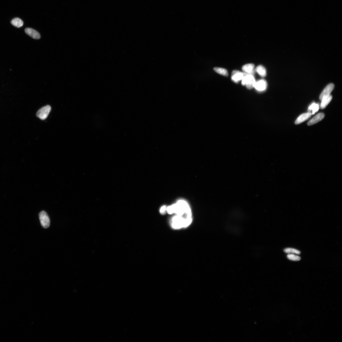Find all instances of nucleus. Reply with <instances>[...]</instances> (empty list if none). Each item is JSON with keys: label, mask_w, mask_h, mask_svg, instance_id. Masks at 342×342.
Returning a JSON list of instances; mask_svg holds the SVG:
<instances>
[{"label": "nucleus", "mask_w": 342, "mask_h": 342, "mask_svg": "<svg viewBox=\"0 0 342 342\" xmlns=\"http://www.w3.org/2000/svg\"><path fill=\"white\" fill-rule=\"evenodd\" d=\"M167 211L169 214H175L186 220L192 219L190 206L184 200H179L176 203L167 207Z\"/></svg>", "instance_id": "nucleus-1"}, {"label": "nucleus", "mask_w": 342, "mask_h": 342, "mask_svg": "<svg viewBox=\"0 0 342 342\" xmlns=\"http://www.w3.org/2000/svg\"><path fill=\"white\" fill-rule=\"evenodd\" d=\"M192 221V219L186 220L180 216L176 215L172 219L171 226L173 228L175 229L186 228L190 225Z\"/></svg>", "instance_id": "nucleus-2"}, {"label": "nucleus", "mask_w": 342, "mask_h": 342, "mask_svg": "<svg viewBox=\"0 0 342 342\" xmlns=\"http://www.w3.org/2000/svg\"><path fill=\"white\" fill-rule=\"evenodd\" d=\"M244 75L242 79L241 84L242 85H245L248 89H251L254 87L256 81L253 75L249 74L244 73Z\"/></svg>", "instance_id": "nucleus-3"}, {"label": "nucleus", "mask_w": 342, "mask_h": 342, "mask_svg": "<svg viewBox=\"0 0 342 342\" xmlns=\"http://www.w3.org/2000/svg\"><path fill=\"white\" fill-rule=\"evenodd\" d=\"M40 221L43 228H48L50 225V221L47 214L44 211L40 212L39 215Z\"/></svg>", "instance_id": "nucleus-4"}, {"label": "nucleus", "mask_w": 342, "mask_h": 342, "mask_svg": "<svg viewBox=\"0 0 342 342\" xmlns=\"http://www.w3.org/2000/svg\"><path fill=\"white\" fill-rule=\"evenodd\" d=\"M51 110L50 106H45L39 110L36 113V116L42 120H45L48 117Z\"/></svg>", "instance_id": "nucleus-5"}, {"label": "nucleus", "mask_w": 342, "mask_h": 342, "mask_svg": "<svg viewBox=\"0 0 342 342\" xmlns=\"http://www.w3.org/2000/svg\"><path fill=\"white\" fill-rule=\"evenodd\" d=\"M267 82L264 79H261L256 82L254 88L258 91L262 92L265 90L267 88Z\"/></svg>", "instance_id": "nucleus-6"}, {"label": "nucleus", "mask_w": 342, "mask_h": 342, "mask_svg": "<svg viewBox=\"0 0 342 342\" xmlns=\"http://www.w3.org/2000/svg\"><path fill=\"white\" fill-rule=\"evenodd\" d=\"M244 72L237 71H234L232 72L231 79L232 81L236 83L242 80L244 75Z\"/></svg>", "instance_id": "nucleus-7"}, {"label": "nucleus", "mask_w": 342, "mask_h": 342, "mask_svg": "<svg viewBox=\"0 0 342 342\" xmlns=\"http://www.w3.org/2000/svg\"><path fill=\"white\" fill-rule=\"evenodd\" d=\"M334 85L333 84L328 85L322 92L320 96V99L321 100L323 98L330 95L331 93L334 88Z\"/></svg>", "instance_id": "nucleus-8"}, {"label": "nucleus", "mask_w": 342, "mask_h": 342, "mask_svg": "<svg viewBox=\"0 0 342 342\" xmlns=\"http://www.w3.org/2000/svg\"><path fill=\"white\" fill-rule=\"evenodd\" d=\"M325 117V114L323 113H320L316 115L312 118L308 123V125L309 126L313 125L317 123L318 122L321 121Z\"/></svg>", "instance_id": "nucleus-9"}, {"label": "nucleus", "mask_w": 342, "mask_h": 342, "mask_svg": "<svg viewBox=\"0 0 342 342\" xmlns=\"http://www.w3.org/2000/svg\"><path fill=\"white\" fill-rule=\"evenodd\" d=\"M312 115V114L311 113L308 112L302 114L297 118L296 120L295 121V125H298L310 119Z\"/></svg>", "instance_id": "nucleus-10"}, {"label": "nucleus", "mask_w": 342, "mask_h": 342, "mask_svg": "<svg viewBox=\"0 0 342 342\" xmlns=\"http://www.w3.org/2000/svg\"><path fill=\"white\" fill-rule=\"evenodd\" d=\"M26 34L31 36L32 38L38 39L40 38V35L35 30L31 28H27L25 29Z\"/></svg>", "instance_id": "nucleus-11"}, {"label": "nucleus", "mask_w": 342, "mask_h": 342, "mask_svg": "<svg viewBox=\"0 0 342 342\" xmlns=\"http://www.w3.org/2000/svg\"><path fill=\"white\" fill-rule=\"evenodd\" d=\"M254 64H248L244 65L242 67V70L246 73L253 75L254 72Z\"/></svg>", "instance_id": "nucleus-12"}, {"label": "nucleus", "mask_w": 342, "mask_h": 342, "mask_svg": "<svg viewBox=\"0 0 342 342\" xmlns=\"http://www.w3.org/2000/svg\"><path fill=\"white\" fill-rule=\"evenodd\" d=\"M332 99V96L330 95L329 96L325 97L322 99L320 106L321 109H324L326 108L328 105L330 103Z\"/></svg>", "instance_id": "nucleus-13"}, {"label": "nucleus", "mask_w": 342, "mask_h": 342, "mask_svg": "<svg viewBox=\"0 0 342 342\" xmlns=\"http://www.w3.org/2000/svg\"><path fill=\"white\" fill-rule=\"evenodd\" d=\"M320 108L319 104L315 102L312 103L308 108V111L311 113L312 115L317 112Z\"/></svg>", "instance_id": "nucleus-14"}, {"label": "nucleus", "mask_w": 342, "mask_h": 342, "mask_svg": "<svg viewBox=\"0 0 342 342\" xmlns=\"http://www.w3.org/2000/svg\"><path fill=\"white\" fill-rule=\"evenodd\" d=\"M255 71L261 77H264L266 75V70L263 66L262 65L258 66L256 68Z\"/></svg>", "instance_id": "nucleus-15"}, {"label": "nucleus", "mask_w": 342, "mask_h": 342, "mask_svg": "<svg viewBox=\"0 0 342 342\" xmlns=\"http://www.w3.org/2000/svg\"><path fill=\"white\" fill-rule=\"evenodd\" d=\"M11 23L13 25L18 28L22 27L24 24V23L22 20L19 18L13 19L11 21Z\"/></svg>", "instance_id": "nucleus-16"}, {"label": "nucleus", "mask_w": 342, "mask_h": 342, "mask_svg": "<svg viewBox=\"0 0 342 342\" xmlns=\"http://www.w3.org/2000/svg\"><path fill=\"white\" fill-rule=\"evenodd\" d=\"M214 70L218 74L222 75L227 76L228 73L226 69L216 67L214 68Z\"/></svg>", "instance_id": "nucleus-17"}, {"label": "nucleus", "mask_w": 342, "mask_h": 342, "mask_svg": "<svg viewBox=\"0 0 342 342\" xmlns=\"http://www.w3.org/2000/svg\"><path fill=\"white\" fill-rule=\"evenodd\" d=\"M284 252L285 253L288 254H295L299 255L301 254V252L300 251L297 250L296 249L290 248L285 249Z\"/></svg>", "instance_id": "nucleus-18"}, {"label": "nucleus", "mask_w": 342, "mask_h": 342, "mask_svg": "<svg viewBox=\"0 0 342 342\" xmlns=\"http://www.w3.org/2000/svg\"><path fill=\"white\" fill-rule=\"evenodd\" d=\"M287 258L289 260L293 261H298L301 259L300 257L293 254H289Z\"/></svg>", "instance_id": "nucleus-19"}, {"label": "nucleus", "mask_w": 342, "mask_h": 342, "mask_svg": "<svg viewBox=\"0 0 342 342\" xmlns=\"http://www.w3.org/2000/svg\"><path fill=\"white\" fill-rule=\"evenodd\" d=\"M167 207L165 206H163L160 209V212L161 214H164L165 213L166 211H167Z\"/></svg>", "instance_id": "nucleus-20"}]
</instances>
